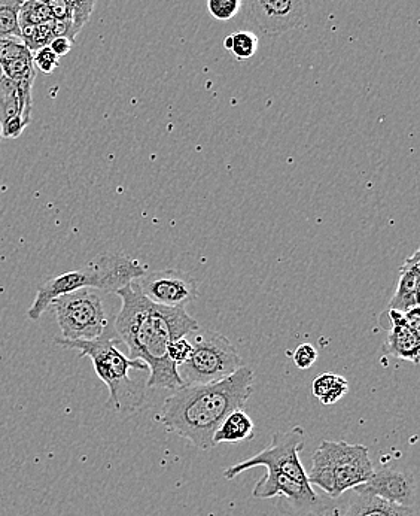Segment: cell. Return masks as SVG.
<instances>
[{
	"mask_svg": "<svg viewBox=\"0 0 420 516\" xmlns=\"http://www.w3.org/2000/svg\"><path fill=\"white\" fill-rule=\"evenodd\" d=\"M420 285V253L415 251L412 257L404 261L398 276L397 290L389 302V309L398 312H407L419 308Z\"/></svg>",
	"mask_w": 420,
	"mask_h": 516,
	"instance_id": "cell-15",
	"label": "cell"
},
{
	"mask_svg": "<svg viewBox=\"0 0 420 516\" xmlns=\"http://www.w3.org/2000/svg\"><path fill=\"white\" fill-rule=\"evenodd\" d=\"M292 360H294L295 366L298 369L304 370L312 367L313 364L318 360V351H316L315 346L310 344H301L295 349L294 354H292Z\"/></svg>",
	"mask_w": 420,
	"mask_h": 516,
	"instance_id": "cell-28",
	"label": "cell"
},
{
	"mask_svg": "<svg viewBox=\"0 0 420 516\" xmlns=\"http://www.w3.org/2000/svg\"><path fill=\"white\" fill-rule=\"evenodd\" d=\"M191 349H193V345H191L187 336L175 339V341L170 342L169 348H167V357L178 367L179 364L185 363L187 358L190 357Z\"/></svg>",
	"mask_w": 420,
	"mask_h": 516,
	"instance_id": "cell-25",
	"label": "cell"
},
{
	"mask_svg": "<svg viewBox=\"0 0 420 516\" xmlns=\"http://www.w3.org/2000/svg\"><path fill=\"white\" fill-rule=\"evenodd\" d=\"M56 344L63 348L75 349L81 357L93 361L94 372L100 381L108 387L109 405L117 411H135L148 390V376L140 375L133 378L132 373L149 372V367L142 360L127 357L120 351V338L114 330L109 329L105 335L94 341H66L57 338Z\"/></svg>",
	"mask_w": 420,
	"mask_h": 516,
	"instance_id": "cell-3",
	"label": "cell"
},
{
	"mask_svg": "<svg viewBox=\"0 0 420 516\" xmlns=\"http://www.w3.org/2000/svg\"><path fill=\"white\" fill-rule=\"evenodd\" d=\"M242 8L263 32L282 35L303 26L307 0H242Z\"/></svg>",
	"mask_w": 420,
	"mask_h": 516,
	"instance_id": "cell-10",
	"label": "cell"
},
{
	"mask_svg": "<svg viewBox=\"0 0 420 516\" xmlns=\"http://www.w3.org/2000/svg\"><path fill=\"white\" fill-rule=\"evenodd\" d=\"M252 496L255 499H273V497L283 496L297 508H315L319 503L312 485L301 484L276 470H267L266 475L252 490Z\"/></svg>",
	"mask_w": 420,
	"mask_h": 516,
	"instance_id": "cell-14",
	"label": "cell"
},
{
	"mask_svg": "<svg viewBox=\"0 0 420 516\" xmlns=\"http://www.w3.org/2000/svg\"><path fill=\"white\" fill-rule=\"evenodd\" d=\"M3 77H5V75H3L2 68H0V80H2Z\"/></svg>",
	"mask_w": 420,
	"mask_h": 516,
	"instance_id": "cell-31",
	"label": "cell"
},
{
	"mask_svg": "<svg viewBox=\"0 0 420 516\" xmlns=\"http://www.w3.org/2000/svg\"><path fill=\"white\" fill-rule=\"evenodd\" d=\"M136 282L146 299L167 308H185L199 297L196 279L182 270H160L142 276Z\"/></svg>",
	"mask_w": 420,
	"mask_h": 516,
	"instance_id": "cell-9",
	"label": "cell"
},
{
	"mask_svg": "<svg viewBox=\"0 0 420 516\" xmlns=\"http://www.w3.org/2000/svg\"><path fill=\"white\" fill-rule=\"evenodd\" d=\"M255 373L242 366L233 375L202 385H184L163 403L158 423L202 451L215 448L213 434L222 421L245 408L254 391Z\"/></svg>",
	"mask_w": 420,
	"mask_h": 516,
	"instance_id": "cell-2",
	"label": "cell"
},
{
	"mask_svg": "<svg viewBox=\"0 0 420 516\" xmlns=\"http://www.w3.org/2000/svg\"><path fill=\"white\" fill-rule=\"evenodd\" d=\"M51 306L66 341H94L111 329L102 297L91 288L65 294Z\"/></svg>",
	"mask_w": 420,
	"mask_h": 516,
	"instance_id": "cell-7",
	"label": "cell"
},
{
	"mask_svg": "<svg viewBox=\"0 0 420 516\" xmlns=\"http://www.w3.org/2000/svg\"><path fill=\"white\" fill-rule=\"evenodd\" d=\"M258 36L249 30H239L224 39L225 50L231 51L237 60H249L257 54Z\"/></svg>",
	"mask_w": 420,
	"mask_h": 516,
	"instance_id": "cell-19",
	"label": "cell"
},
{
	"mask_svg": "<svg viewBox=\"0 0 420 516\" xmlns=\"http://www.w3.org/2000/svg\"><path fill=\"white\" fill-rule=\"evenodd\" d=\"M303 448L304 430L300 426L292 427L291 430L283 433H275L269 448L225 469V479H234L254 467H266V470H276L301 484H309L306 469L298 457Z\"/></svg>",
	"mask_w": 420,
	"mask_h": 516,
	"instance_id": "cell-8",
	"label": "cell"
},
{
	"mask_svg": "<svg viewBox=\"0 0 420 516\" xmlns=\"http://www.w3.org/2000/svg\"><path fill=\"white\" fill-rule=\"evenodd\" d=\"M54 39V20L44 21V23L36 24L35 35H33L32 53L41 50V48L48 47L50 42Z\"/></svg>",
	"mask_w": 420,
	"mask_h": 516,
	"instance_id": "cell-27",
	"label": "cell"
},
{
	"mask_svg": "<svg viewBox=\"0 0 420 516\" xmlns=\"http://www.w3.org/2000/svg\"><path fill=\"white\" fill-rule=\"evenodd\" d=\"M146 272H148L146 264L126 254H99L81 269L69 270L62 275L47 279L39 287L38 294L27 311V317L29 320L38 321L54 300L81 288L117 293L121 288L145 276Z\"/></svg>",
	"mask_w": 420,
	"mask_h": 516,
	"instance_id": "cell-4",
	"label": "cell"
},
{
	"mask_svg": "<svg viewBox=\"0 0 420 516\" xmlns=\"http://www.w3.org/2000/svg\"><path fill=\"white\" fill-rule=\"evenodd\" d=\"M29 48L24 45L20 38L8 36V38H0V68L8 65L12 60L24 56L29 53ZM32 53V51H30Z\"/></svg>",
	"mask_w": 420,
	"mask_h": 516,
	"instance_id": "cell-22",
	"label": "cell"
},
{
	"mask_svg": "<svg viewBox=\"0 0 420 516\" xmlns=\"http://www.w3.org/2000/svg\"><path fill=\"white\" fill-rule=\"evenodd\" d=\"M33 97L24 96L14 81L0 80V130L5 139H17L32 121Z\"/></svg>",
	"mask_w": 420,
	"mask_h": 516,
	"instance_id": "cell-13",
	"label": "cell"
},
{
	"mask_svg": "<svg viewBox=\"0 0 420 516\" xmlns=\"http://www.w3.org/2000/svg\"><path fill=\"white\" fill-rule=\"evenodd\" d=\"M51 18L53 17L45 0H24L18 14V21L30 24L44 23Z\"/></svg>",
	"mask_w": 420,
	"mask_h": 516,
	"instance_id": "cell-21",
	"label": "cell"
},
{
	"mask_svg": "<svg viewBox=\"0 0 420 516\" xmlns=\"http://www.w3.org/2000/svg\"><path fill=\"white\" fill-rule=\"evenodd\" d=\"M242 9V0H208V11L215 20L230 21Z\"/></svg>",
	"mask_w": 420,
	"mask_h": 516,
	"instance_id": "cell-23",
	"label": "cell"
},
{
	"mask_svg": "<svg viewBox=\"0 0 420 516\" xmlns=\"http://www.w3.org/2000/svg\"><path fill=\"white\" fill-rule=\"evenodd\" d=\"M254 430V421L249 418L248 414H245L243 409H239V411L231 412L222 421L221 426L213 434V445L245 442V440L252 439Z\"/></svg>",
	"mask_w": 420,
	"mask_h": 516,
	"instance_id": "cell-17",
	"label": "cell"
},
{
	"mask_svg": "<svg viewBox=\"0 0 420 516\" xmlns=\"http://www.w3.org/2000/svg\"><path fill=\"white\" fill-rule=\"evenodd\" d=\"M96 2L97 0H68L70 9H72V21L76 32H81L82 27L90 20Z\"/></svg>",
	"mask_w": 420,
	"mask_h": 516,
	"instance_id": "cell-24",
	"label": "cell"
},
{
	"mask_svg": "<svg viewBox=\"0 0 420 516\" xmlns=\"http://www.w3.org/2000/svg\"><path fill=\"white\" fill-rule=\"evenodd\" d=\"M3 136H2V130H0V142H2Z\"/></svg>",
	"mask_w": 420,
	"mask_h": 516,
	"instance_id": "cell-32",
	"label": "cell"
},
{
	"mask_svg": "<svg viewBox=\"0 0 420 516\" xmlns=\"http://www.w3.org/2000/svg\"><path fill=\"white\" fill-rule=\"evenodd\" d=\"M353 491L379 497L392 505L412 508L416 499V481L413 473L383 467L374 469L371 478L353 488Z\"/></svg>",
	"mask_w": 420,
	"mask_h": 516,
	"instance_id": "cell-11",
	"label": "cell"
},
{
	"mask_svg": "<svg viewBox=\"0 0 420 516\" xmlns=\"http://www.w3.org/2000/svg\"><path fill=\"white\" fill-rule=\"evenodd\" d=\"M24 0H0V38H20L18 14Z\"/></svg>",
	"mask_w": 420,
	"mask_h": 516,
	"instance_id": "cell-20",
	"label": "cell"
},
{
	"mask_svg": "<svg viewBox=\"0 0 420 516\" xmlns=\"http://www.w3.org/2000/svg\"><path fill=\"white\" fill-rule=\"evenodd\" d=\"M343 516H415L412 508L392 505L370 494L355 493Z\"/></svg>",
	"mask_w": 420,
	"mask_h": 516,
	"instance_id": "cell-16",
	"label": "cell"
},
{
	"mask_svg": "<svg viewBox=\"0 0 420 516\" xmlns=\"http://www.w3.org/2000/svg\"><path fill=\"white\" fill-rule=\"evenodd\" d=\"M33 63L44 74H53L54 69L59 68L60 59L50 47H44L33 53Z\"/></svg>",
	"mask_w": 420,
	"mask_h": 516,
	"instance_id": "cell-26",
	"label": "cell"
},
{
	"mask_svg": "<svg viewBox=\"0 0 420 516\" xmlns=\"http://www.w3.org/2000/svg\"><path fill=\"white\" fill-rule=\"evenodd\" d=\"M373 472L367 446L352 445L343 440H324L313 454L312 469L307 473V479L310 485H316L336 499L367 482Z\"/></svg>",
	"mask_w": 420,
	"mask_h": 516,
	"instance_id": "cell-5",
	"label": "cell"
},
{
	"mask_svg": "<svg viewBox=\"0 0 420 516\" xmlns=\"http://www.w3.org/2000/svg\"><path fill=\"white\" fill-rule=\"evenodd\" d=\"M53 20H72V9L68 0H45Z\"/></svg>",
	"mask_w": 420,
	"mask_h": 516,
	"instance_id": "cell-29",
	"label": "cell"
},
{
	"mask_svg": "<svg viewBox=\"0 0 420 516\" xmlns=\"http://www.w3.org/2000/svg\"><path fill=\"white\" fill-rule=\"evenodd\" d=\"M193 349L185 363L179 364L184 385H202L221 381L243 366V358L230 339L212 330H196L187 336Z\"/></svg>",
	"mask_w": 420,
	"mask_h": 516,
	"instance_id": "cell-6",
	"label": "cell"
},
{
	"mask_svg": "<svg viewBox=\"0 0 420 516\" xmlns=\"http://www.w3.org/2000/svg\"><path fill=\"white\" fill-rule=\"evenodd\" d=\"M73 44H75V42L70 41L68 38H54L48 47H50L51 51H53V53L60 59V57L66 56V54L70 53Z\"/></svg>",
	"mask_w": 420,
	"mask_h": 516,
	"instance_id": "cell-30",
	"label": "cell"
},
{
	"mask_svg": "<svg viewBox=\"0 0 420 516\" xmlns=\"http://www.w3.org/2000/svg\"><path fill=\"white\" fill-rule=\"evenodd\" d=\"M121 309L115 318L114 332L129 348L130 358L149 367L148 390H179L184 382L178 367L167 357L175 339L185 338L200 329L185 308H167L143 296L138 282L118 290Z\"/></svg>",
	"mask_w": 420,
	"mask_h": 516,
	"instance_id": "cell-1",
	"label": "cell"
},
{
	"mask_svg": "<svg viewBox=\"0 0 420 516\" xmlns=\"http://www.w3.org/2000/svg\"><path fill=\"white\" fill-rule=\"evenodd\" d=\"M312 391L322 405H334L348 394L349 382L343 376L324 373L313 381Z\"/></svg>",
	"mask_w": 420,
	"mask_h": 516,
	"instance_id": "cell-18",
	"label": "cell"
},
{
	"mask_svg": "<svg viewBox=\"0 0 420 516\" xmlns=\"http://www.w3.org/2000/svg\"><path fill=\"white\" fill-rule=\"evenodd\" d=\"M392 327L386 338L385 352L400 360L419 364L420 355V311L419 308L407 312L388 311Z\"/></svg>",
	"mask_w": 420,
	"mask_h": 516,
	"instance_id": "cell-12",
	"label": "cell"
}]
</instances>
